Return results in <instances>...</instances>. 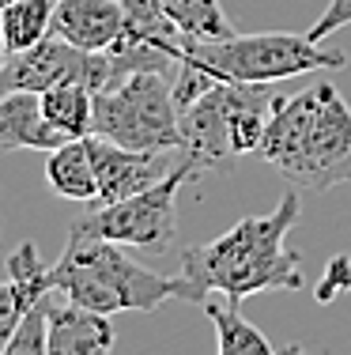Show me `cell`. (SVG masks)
<instances>
[{"label":"cell","mask_w":351,"mask_h":355,"mask_svg":"<svg viewBox=\"0 0 351 355\" xmlns=\"http://www.w3.org/2000/svg\"><path fill=\"white\" fill-rule=\"evenodd\" d=\"M4 61H8V46H4V35H0V69H4Z\"/></svg>","instance_id":"obj_21"},{"label":"cell","mask_w":351,"mask_h":355,"mask_svg":"<svg viewBox=\"0 0 351 355\" xmlns=\"http://www.w3.org/2000/svg\"><path fill=\"white\" fill-rule=\"evenodd\" d=\"M49 299V295H46ZM46 299L23 318V325L15 329V336L8 340V348L0 355H49L46 352Z\"/></svg>","instance_id":"obj_17"},{"label":"cell","mask_w":351,"mask_h":355,"mask_svg":"<svg viewBox=\"0 0 351 355\" xmlns=\"http://www.w3.org/2000/svg\"><path fill=\"white\" fill-rule=\"evenodd\" d=\"M53 35L80 49H110L125 31L121 0H57Z\"/></svg>","instance_id":"obj_9"},{"label":"cell","mask_w":351,"mask_h":355,"mask_svg":"<svg viewBox=\"0 0 351 355\" xmlns=\"http://www.w3.org/2000/svg\"><path fill=\"white\" fill-rule=\"evenodd\" d=\"M87 148L98 178L95 205H114V200L132 197V193L163 182L181 163V151H136V148H121L106 137H95V132L87 137Z\"/></svg>","instance_id":"obj_7"},{"label":"cell","mask_w":351,"mask_h":355,"mask_svg":"<svg viewBox=\"0 0 351 355\" xmlns=\"http://www.w3.org/2000/svg\"><path fill=\"white\" fill-rule=\"evenodd\" d=\"M49 287L69 302L110 318L121 310H155L166 299H186L181 276H159L136 265L117 242L98 239L80 223H72L61 257L49 265Z\"/></svg>","instance_id":"obj_3"},{"label":"cell","mask_w":351,"mask_h":355,"mask_svg":"<svg viewBox=\"0 0 351 355\" xmlns=\"http://www.w3.org/2000/svg\"><path fill=\"white\" fill-rule=\"evenodd\" d=\"M280 355H314V352H306L303 344H287V348H280Z\"/></svg>","instance_id":"obj_20"},{"label":"cell","mask_w":351,"mask_h":355,"mask_svg":"<svg viewBox=\"0 0 351 355\" xmlns=\"http://www.w3.org/2000/svg\"><path fill=\"white\" fill-rule=\"evenodd\" d=\"M57 0H0V35L8 53L38 46L53 27Z\"/></svg>","instance_id":"obj_14"},{"label":"cell","mask_w":351,"mask_h":355,"mask_svg":"<svg viewBox=\"0 0 351 355\" xmlns=\"http://www.w3.org/2000/svg\"><path fill=\"white\" fill-rule=\"evenodd\" d=\"M200 306H204V314L215 325V348H219V355H280L269 344V336L253 321H246L242 302L223 299V295H208Z\"/></svg>","instance_id":"obj_11"},{"label":"cell","mask_w":351,"mask_h":355,"mask_svg":"<svg viewBox=\"0 0 351 355\" xmlns=\"http://www.w3.org/2000/svg\"><path fill=\"white\" fill-rule=\"evenodd\" d=\"M46 182H49V189L61 193V197L95 205V200H98V178H95V163H91L87 137H83V140H69V144H61V148L49 151Z\"/></svg>","instance_id":"obj_12"},{"label":"cell","mask_w":351,"mask_h":355,"mask_svg":"<svg viewBox=\"0 0 351 355\" xmlns=\"http://www.w3.org/2000/svg\"><path fill=\"white\" fill-rule=\"evenodd\" d=\"M42 110L49 125L61 129L69 140H83L95 132V91L83 83H57L42 91Z\"/></svg>","instance_id":"obj_13"},{"label":"cell","mask_w":351,"mask_h":355,"mask_svg":"<svg viewBox=\"0 0 351 355\" xmlns=\"http://www.w3.org/2000/svg\"><path fill=\"white\" fill-rule=\"evenodd\" d=\"M69 144L61 129H53L35 91H4L0 95V151H53Z\"/></svg>","instance_id":"obj_10"},{"label":"cell","mask_w":351,"mask_h":355,"mask_svg":"<svg viewBox=\"0 0 351 355\" xmlns=\"http://www.w3.org/2000/svg\"><path fill=\"white\" fill-rule=\"evenodd\" d=\"M38 306V299L27 291V287H19L15 280H0V352L8 348V340L15 336V329L23 325V318L30 314V310Z\"/></svg>","instance_id":"obj_16"},{"label":"cell","mask_w":351,"mask_h":355,"mask_svg":"<svg viewBox=\"0 0 351 355\" xmlns=\"http://www.w3.org/2000/svg\"><path fill=\"white\" fill-rule=\"evenodd\" d=\"M291 185L310 193L351 182V106L332 80H314L298 95L280 98L269 117L261 151Z\"/></svg>","instance_id":"obj_2"},{"label":"cell","mask_w":351,"mask_h":355,"mask_svg":"<svg viewBox=\"0 0 351 355\" xmlns=\"http://www.w3.org/2000/svg\"><path fill=\"white\" fill-rule=\"evenodd\" d=\"M303 216V200L283 193L269 216H246L204 246L186 250L181 257V284L189 302H204L208 295L223 299H249L261 291H298L306 284L303 257L287 246Z\"/></svg>","instance_id":"obj_1"},{"label":"cell","mask_w":351,"mask_h":355,"mask_svg":"<svg viewBox=\"0 0 351 355\" xmlns=\"http://www.w3.org/2000/svg\"><path fill=\"white\" fill-rule=\"evenodd\" d=\"M166 15L178 23V31L186 38H227L234 35L231 19L223 15L219 0H159Z\"/></svg>","instance_id":"obj_15"},{"label":"cell","mask_w":351,"mask_h":355,"mask_svg":"<svg viewBox=\"0 0 351 355\" xmlns=\"http://www.w3.org/2000/svg\"><path fill=\"white\" fill-rule=\"evenodd\" d=\"M46 352L49 355H110L114 352V321L110 314L87 310L80 302L46 299Z\"/></svg>","instance_id":"obj_8"},{"label":"cell","mask_w":351,"mask_h":355,"mask_svg":"<svg viewBox=\"0 0 351 355\" xmlns=\"http://www.w3.org/2000/svg\"><path fill=\"white\" fill-rule=\"evenodd\" d=\"M181 61L200 64L219 83H276L306 72L344 69L348 57L329 49L310 35L264 31V35H227V38H189Z\"/></svg>","instance_id":"obj_4"},{"label":"cell","mask_w":351,"mask_h":355,"mask_svg":"<svg viewBox=\"0 0 351 355\" xmlns=\"http://www.w3.org/2000/svg\"><path fill=\"white\" fill-rule=\"evenodd\" d=\"M344 291H351V257H332L321 272V284H317V302H332Z\"/></svg>","instance_id":"obj_18"},{"label":"cell","mask_w":351,"mask_h":355,"mask_svg":"<svg viewBox=\"0 0 351 355\" xmlns=\"http://www.w3.org/2000/svg\"><path fill=\"white\" fill-rule=\"evenodd\" d=\"M174 76L132 72L95 95V137L136 151H181V114Z\"/></svg>","instance_id":"obj_5"},{"label":"cell","mask_w":351,"mask_h":355,"mask_svg":"<svg viewBox=\"0 0 351 355\" xmlns=\"http://www.w3.org/2000/svg\"><path fill=\"white\" fill-rule=\"evenodd\" d=\"M197 178V171L186 163L174 166L163 182L147 185V189L132 193L125 200H114V205H98L91 208L87 216H80L76 223L83 231L98 234V239H110L117 246H136V250H152L163 253L178 234V216H174V200H178L181 182Z\"/></svg>","instance_id":"obj_6"},{"label":"cell","mask_w":351,"mask_h":355,"mask_svg":"<svg viewBox=\"0 0 351 355\" xmlns=\"http://www.w3.org/2000/svg\"><path fill=\"white\" fill-rule=\"evenodd\" d=\"M351 23V0H329V8L321 12V19L314 23L306 35H310L314 42H325V38H332L340 27H348Z\"/></svg>","instance_id":"obj_19"}]
</instances>
